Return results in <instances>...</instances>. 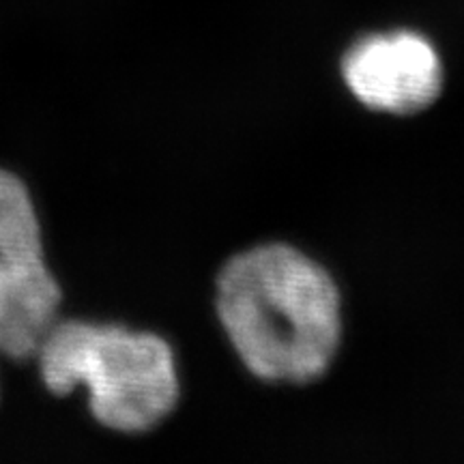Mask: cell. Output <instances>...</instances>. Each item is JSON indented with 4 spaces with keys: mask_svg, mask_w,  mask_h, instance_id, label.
Instances as JSON below:
<instances>
[{
    "mask_svg": "<svg viewBox=\"0 0 464 464\" xmlns=\"http://www.w3.org/2000/svg\"><path fill=\"white\" fill-rule=\"evenodd\" d=\"M342 73L359 102L393 114L430 106L443 86L437 50L415 33L362 39L348 50Z\"/></svg>",
    "mask_w": 464,
    "mask_h": 464,
    "instance_id": "cell-4",
    "label": "cell"
},
{
    "mask_svg": "<svg viewBox=\"0 0 464 464\" xmlns=\"http://www.w3.org/2000/svg\"><path fill=\"white\" fill-rule=\"evenodd\" d=\"M218 314L243 363L265 381H314L340 344L338 288L288 246L232 258L218 280Z\"/></svg>",
    "mask_w": 464,
    "mask_h": 464,
    "instance_id": "cell-1",
    "label": "cell"
},
{
    "mask_svg": "<svg viewBox=\"0 0 464 464\" xmlns=\"http://www.w3.org/2000/svg\"><path fill=\"white\" fill-rule=\"evenodd\" d=\"M34 357L50 392L65 396L86 387L92 415L112 430H149L179 400L172 351L153 334L56 321Z\"/></svg>",
    "mask_w": 464,
    "mask_h": 464,
    "instance_id": "cell-2",
    "label": "cell"
},
{
    "mask_svg": "<svg viewBox=\"0 0 464 464\" xmlns=\"http://www.w3.org/2000/svg\"><path fill=\"white\" fill-rule=\"evenodd\" d=\"M61 288L45 266L42 228L24 183L0 170V353L37 355L56 324Z\"/></svg>",
    "mask_w": 464,
    "mask_h": 464,
    "instance_id": "cell-3",
    "label": "cell"
}]
</instances>
